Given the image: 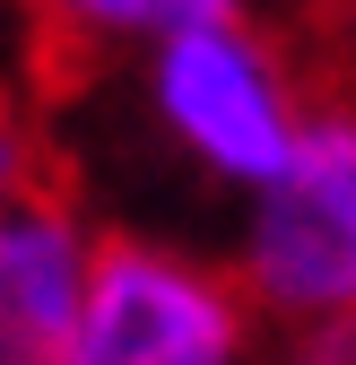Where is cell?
<instances>
[{"mask_svg": "<svg viewBox=\"0 0 356 365\" xmlns=\"http://www.w3.org/2000/svg\"><path fill=\"white\" fill-rule=\"evenodd\" d=\"M157 105L209 165H226L244 182H278L304 122H313L278 26H252V18L165 35L157 43Z\"/></svg>", "mask_w": 356, "mask_h": 365, "instance_id": "2", "label": "cell"}, {"mask_svg": "<svg viewBox=\"0 0 356 365\" xmlns=\"http://www.w3.org/2000/svg\"><path fill=\"white\" fill-rule=\"evenodd\" d=\"M278 43L313 113H356V0H295Z\"/></svg>", "mask_w": 356, "mask_h": 365, "instance_id": "6", "label": "cell"}, {"mask_svg": "<svg viewBox=\"0 0 356 365\" xmlns=\"http://www.w3.org/2000/svg\"><path fill=\"white\" fill-rule=\"evenodd\" d=\"M252 304L226 269L105 226L61 365H244Z\"/></svg>", "mask_w": 356, "mask_h": 365, "instance_id": "1", "label": "cell"}, {"mask_svg": "<svg viewBox=\"0 0 356 365\" xmlns=\"http://www.w3.org/2000/svg\"><path fill=\"white\" fill-rule=\"evenodd\" d=\"M87 252L96 235L78 226V192L0 217V365H61L87 296Z\"/></svg>", "mask_w": 356, "mask_h": 365, "instance_id": "5", "label": "cell"}, {"mask_svg": "<svg viewBox=\"0 0 356 365\" xmlns=\"http://www.w3.org/2000/svg\"><path fill=\"white\" fill-rule=\"evenodd\" d=\"M287 365H356V313H339V322H304V339H295Z\"/></svg>", "mask_w": 356, "mask_h": 365, "instance_id": "8", "label": "cell"}, {"mask_svg": "<svg viewBox=\"0 0 356 365\" xmlns=\"http://www.w3.org/2000/svg\"><path fill=\"white\" fill-rule=\"evenodd\" d=\"M244 296L287 322L356 313V113H313L278 182H261Z\"/></svg>", "mask_w": 356, "mask_h": 365, "instance_id": "3", "label": "cell"}, {"mask_svg": "<svg viewBox=\"0 0 356 365\" xmlns=\"http://www.w3.org/2000/svg\"><path fill=\"white\" fill-rule=\"evenodd\" d=\"M61 192H78L70 148H61L35 113H26V96H18V87L0 78V217H9V209H26V200H61Z\"/></svg>", "mask_w": 356, "mask_h": 365, "instance_id": "7", "label": "cell"}, {"mask_svg": "<svg viewBox=\"0 0 356 365\" xmlns=\"http://www.w3.org/2000/svg\"><path fill=\"white\" fill-rule=\"evenodd\" d=\"M252 0H18V78L35 105H61L78 87H96L113 43L140 35H183V26H235Z\"/></svg>", "mask_w": 356, "mask_h": 365, "instance_id": "4", "label": "cell"}]
</instances>
